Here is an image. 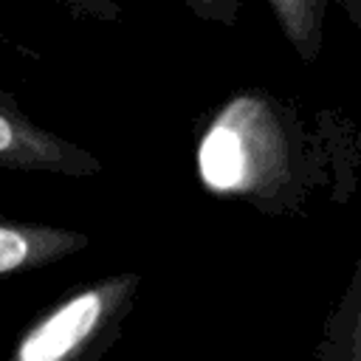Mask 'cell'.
Returning a JSON list of instances; mask_svg holds the SVG:
<instances>
[{"instance_id": "6da1fadb", "label": "cell", "mask_w": 361, "mask_h": 361, "mask_svg": "<svg viewBox=\"0 0 361 361\" xmlns=\"http://www.w3.org/2000/svg\"><path fill=\"white\" fill-rule=\"evenodd\" d=\"M197 175L214 195L285 212L316 178L310 138L276 96L243 90L209 118L197 141Z\"/></svg>"}, {"instance_id": "7a4b0ae2", "label": "cell", "mask_w": 361, "mask_h": 361, "mask_svg": "<svg viewBox=\"0 0 361 361\" xmlns=\"http://www.w3.org/2000/svg\"><path fill=\"white\" fill-rule=\"evenodd\" d=\"M141 276L118 271L65 290L17 338L14 361H87L102 355L138 296Z\"/></svg>"}, {"instance_id": "3957f363", "label": "cell", "mask_w": 361, "mask_h": 361, "mask_svg": "<svg viewBox=\"0 0 361 361\" xmlns=\"http://www.w3.org/2000/svg\"><path fill=\"white\" fill-rule=\"evenodd\" d=\"M0 169L93 178L102 172V161L59 133L39 127L17 96L0 87Z\"/></svg>"}, {"instance_id": "5b68a950", "label": "cell", "mask_w": 361, "mask_h": 361, "mask_svg": "<svg viewBox=\"0 0 361 361\" xmlns=\"http://www.w3.org/2000/svg\"><path fill=\"white\" fill-rule=\"evenodd\" d=\"M268 8L302 62H313L324 45L327 14L336 8L350 25H361V0H268Z\"/></svg>"}, {"instance_id": "8992f818", "label": "cell", "mask_w": 361, "mask_h": 361, "mask_svg": "<svg viewBox=\"0 0 361 361\" xmlns=\"http://www.w3.org/2000/svg\"><path fill=\"white\" fill-rule=\"evenodd\" d=\"M355 282L361 285V268H358V276ZM344 344H338L330 355H341V358H353V361H361V296L358 290H350L347 296V305H344Z\"/></svg>"}, {"instance_id": "ba28073f", "label": "cell", "mask_w": 361, "mask_h": 361, "mask_svg": "<svg viewBox=\"0 0 361 361\" xmlns=\"http://www.w3.org/2000/svg\"><path fill=\"white\" fill-rule=\"evenodd\" d=\"M59 3H65L76 17H87L96 23H116L121 17L116 0H59Z\"/></svg>"}, {"instance_id": "52a82bcc", "label": "cell", "mask_w": 361, "mask_h": 361, "mask_svg": "<svg viewBox=\"0 0 361 361\" xmlns=\"http://www.w3.org/2000/svg\"><path fill=\"white\" fill-rule=\"evenodd\" d=\"M197 20L234 25L240 17V0H180Z\"/></svg>"}, {"instance_id": "277c9868", "label": "cell", "mask_w": 361, "mask_h": 361, "mask_svg": "<svg viewBox=\"0 0 361 361\" xmlns=\"http://www.w3.org/2000/svg\"><path fill=\"white\" fill-rule=\"evenodd\" d=\"M87 234L54 226L34 223L0 214V279L28 271H42L54 262H62L87 248Z\"/></svg>"}]
</instances>
